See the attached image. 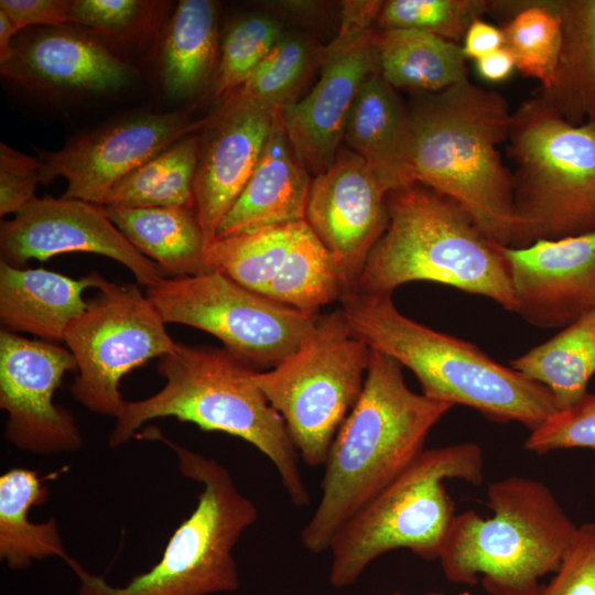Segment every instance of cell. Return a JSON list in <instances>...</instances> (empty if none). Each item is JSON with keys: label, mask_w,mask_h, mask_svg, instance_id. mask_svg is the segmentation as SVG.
<instances>
[{"label": "cell", "mask_w": 595, "mask_h": 595, "mask_svg": "<svg viewBox=\"0 0 595 595\" xmlns=\"http://www.w3.org/2000/svg\"><path fill=\"white\" fill-rule=\"evenodd\" d=\"M562 41L553 79L537 95L572 125L595 123V0H555Z\"/></svg>", "instance_id": "obj_24"}, {"label": "cell", "mask_w": 595, "mask_h": 595, "mask_svg": "<svg viewBox=\"0 0 595 595\" xmlns=\"http://www.w3.org/2000/svg\"><path fill=\"white\" fill-rule=\"evenodd\" d=\"M147 295L166 323L202 329L253 370H269L295 353L318 313L275 302L218 270L163 278Z\"/></svg>", "instance_id": "obj_11"}, {"label": "cell", "mask_w": 595, "mask_h": 595, "mask_svg": "<svg viewBox=\"0 0 595 595\" xmlns=\"http://www.w3.org/2000/svg\"><path fill=\"white\" fill-rule=\"evenodd\" d=\"M0 249L1 260L14 267L30 259L89 252L122 263L147 289L165 278L112 223L104 206L63 196L36 197L12 219L2 220Z\"/></svg>", "instance_id": "obj_16"}, {"label": "cell", "mask_w": 595, "mask_h": 595, "mask_svg": "<svg viewBox=\"0 0 595 595\" xmlns=\"http://www.w3.org/2000/svg\"><path fill=\"white\" fill-rule=\"evenodd\" d=\"M516 247L595 230V123L572 125L538 96L511 113Z\"/></svg>", "instance_id": "obj_9"}, {"label": "cell", "mask_w": 595, "mask_h": 595, "mask_svg": "<svg viewBox=\"0 0 595 595\" xmlns=\"http://www.w3.org/2000/svg\"><path fill=\"white\" fill-rule=\"evenodd\" d=\"M47 488L36 472L13 467L0 476V558L12 570L58 556L69 560L57 521L33 522L29 512L46 501Z\"/></svg>", "instance_id": "obj_28"}, {"label": "cell", "mask_w": 595, "mask_h": 595, "mask_svg": "<svg viewBox=\"0 0 595 595\" xmlns=\"http://www.w3.org/2000/svg\"><path fill=\"white\" fill-rule=\"evenodd\" d=\"M489 12L483 0H390L378 14L380 29H411L461 44L469 25Z\"/></svg>", "instance_id": "obj_37"}, {"label": "cell", "mask_w": 595, "mask_h": 595, "mask_svg": "<svg viewBox=\"0 0 595 595\" xmlns=\"http://www.w3.org/2000/svg\"><path fill=\"white\" fill-rule=\"evenodd\" d=\"M371 349L353 334L340 309L320 314L299 349L253 379L283 419L302 459L324 465L333 441L357 402Z\"/></svg>", "instance_id": "obj_10"}, {"label": "cell", "mask_w": 595, "mask_h": 595, "mask_svg": "<svg viewBox=\"0 0 595 595\" xmlns=\"http://www.w3.org/2000/svg\"><path fill=\"white\" fill-rule=\"evenodd\" d=\"M156 369L164 387L145 399L125 402L109 435L111 447L129 442L145 422L173 416L253 445L275 467L292 504L310 505L300 455L283 419L256 383L257 370L225 348L183 344L160 357Z\"/></svg>", "instance_id": "obj_3"}, {"label": "cell", "mask_w": 595, "mask_h": 595, "mask_svg": "<svg viewBox=\"0 0 595 595\" xmlns=\"http://www.w3.org/2000/svg\"><path fill=\"white\" fill-rule=\"evenodd\" d=\"M77 370L73 354L54 343L0 331V407L8 413L6 440L34 454L78 451L74 415L53 396L64 375Z\"/></svg>", "instance_id": "obj_14"}, {"label": "cell", "mask_w": 595, "mask_h": 595, "mask_svg": "<svg viewBox=\"0 0 595 595\" xmlns=\"http://www.w3.org/2000/svg\"><path fill=\"white\" fill-rule=\"evenodd\" d=\"M156 0H73L71 24L105 44L138 43L154 35L170 8Z\"/></svg>", "instance_id": "obj_35"}, {"label": "cell", "mask_w": 595, "mask_h": 595, "mask_svg": "<svg viewBox=\"0 0 595 595\" xmlns=\"http://www.w3.org/2000/svg\"><path fill=\"white\" fill-rule=\"evenodd\" d=\"M309 43L284 34L236 91L270 109H284L295 102L311 66Z\"/></svg>", "instance_id": "obj_36"}, {"label": "cell", "mask_w": 595, "mask_h": 595, "mask_svg": "<svg viewBox=\"0 0 595 595\" xmlns=\"http://www.w3.org/2000/svg\"><path fill=\"white\" fill-rule=\"evenodd\" d=\"M339 301L353 334L410 369L424 396L473 408L497 422H518L530 431L558 411L547 387L468 342L404 316L391 294L349 290Z\"/></svg>", "instance_id": "obj_4"}, {"label": "cell", "mask_w": 595, "mask_h": 595, "mask_svg": "<svg viewBox=\"0 0 595 595\" xmlns=\"http://www.w3.org/2000/svg\"><path fill=\"white\" fill-rule=\"evenodd\" d=\"M108 216L130 242L155 262L165 278L209 271L207 244L194 208H108Z\"/></svg>", "instance_id": "obj_26"}, {"label": "cell", "mask_w": 595, "mask_h": 595, "mask_svg": "<svg viewBox=\"0 0 595 595\" xmlns=\"http://www.w3.org/2000/svg\"><path fill=\"white\" fill-rule=\"evenodd\" d=\"M474 485L484 479V455L473 442L424 450L394 480L355 512L331 544L329 582L354 584L382 554L408 549L426 560L439 559L455 518L443 480Z\"/></svg>", "instance_id": "obj_8"}, {"label": "cell", "mask_w": 595, "mask_h": 595, "mask_svg": "<svg viewBox=\"0 0 595 595\" xmlns=\"http://www.w3.org/2000/svg\"><path fill=\"white\" fill-rule=\"evenodd\" d=\"M530 595H595V522L577 527L554 576Z\"/></svg>", "instance_id": "obj_39"}, {"label": "cell", "mask_w": 595, "mask_h": 595, "mask_svg": "<svg viewBox=\"0 0 595 595\" xmlns=\"http://www.w3.org/2000/svg\"><path fill=\"white\" fill-rule=\"evenodd\" d=\"M77 365L71 392L97 414L117 418L125 405L120 381L152 358L175 351L159 310L137 284L106 281L67 327L64 340Z\"/></svg>", "instance_id": "obj_12"}, {"label": "cell", "mask_w": 595, "mask_h": 595, "mask_svg": "<svg viewBox=\"0 0 595 595\" xmlns=\"http://www.w3.org/2000/svg\"><path fill=\"white\" fill-rule=\"evenodd\" d=\"M283 35L281 23L269 15L248 14L235 20L219 47L213 94L227 98L240 88Z\"/></svg>", "instance_id": "obj_34"}, {"label": "cell", "mask_w": 595, "mask_h": 595, "mask_svg": "<svg viewBox=\"0 0 595 595\" xmlns=\"http://www.w3.org/2000/svg\"><path fill=\"white\" fill-rule=\"evenodd\" d=\"M459 595H472V594L468 592H464V593H461Z\"/></svg>", "instance_id": "obj_46"}, {"label": "cell", "mask_w": 595, "mask_h": 595, "mask_svg": "<svg viewBox=\"0 0 595 595\" xmlns=\"http://www.w3.org/2000/svg\"><path fill=\"white\" fill-rule=\"evenodd\" d=\"M343 139L388 193L416 183L409 110L379 71L359 89Z\"/></svg>", "instance_id": "obj_22"}, {"label": "cell", "mask_w": 595, "mask_h": 595, "mask_svg": "<svg viewBox=\"0 0 595 595\" xmlns=\"http://www.w3.org/2000/svg\"><path fill=\"white\" fill-rule=\"evenodd\" d=\"M198 153L199 139L195 134L178 140L121 180L102 206L194 208Z\"/></svg>", "instance_id": "obj_30"}, {"label": "cell", "mask_w": 595, "mask_h": 595, "mask_svg": "<svg viewBox=\"0 0 595 595\" xmlns=\"http://www.w3.org/2000/svg\"><path fill=\"white\" fill-rule=\"evenodd\" d=\"M218 2L182 0L164 36L161 79L173 98H191L212 80L216 67Z\"/></svg>", "instance_id": "obj_27"}, {"label": "cell", "mask_w": 595, "mask_h": 595, "mask_svg": "<svg viewBox=\"0 0 595 595\" xmlns=\"http://www.w3.org/2000/svg\"><path fill=\"white\" fill-rule=\"evenodd\" d=\"M515 67L512 55L504 46L476 60L477 72L489 82L506 79Z\"/></svg>", "instance_id": "obj_43"}, {"label": "cell", "mask_w": 595, "mask_h": 595, "mask_svg": "<svg viewBox=\"0 0 595 595\" xmlns=\"http://www.w3.org/2000/svg\"><path fill=\"white\" fill-rule=\"evenodd\" d=\"M210 118L192 120L185 111H170L113 121L42 154V183L64 177L67 186L63 197L102 206L121 180L173 143L204 129Z\"/></svg>", "instance_id": "obj_15"}, {"label": "cell", "mask_w": 595, "mask_h": 595, "mask_svg": "<svg viewBox=\"0 0 595 595\" xmlns=\"http://www.w3.org/2000/svg\"><path fill=\"white\" fill-rule=\"evenodd\" d=\"M73 0H1L3 11L19 31L30 26L64 28L71 24Z\"/></svg>", "instance_id": "obj_41"}, {"label": "cell", "mask_w": 595, "mask_h": 595, "mask_svg": "<svg viewBox=\"0 0 595 595\" xmlns=\"http://www.w3.org/2000/svg\"><path fill=\"white\" fill-rule=\"evenodd\" d=\"M502 46V30L482 19L475 20L469 25L462 45L465 56L474 60H478Z\"/></svg>", "instance_id": "obj_42"}, {"label": "cell", "mask_w": 595, "mask_h": 595, "mask_svg": "<svg viewBox=\"0 0 595 595\" xmlns=\"http://www.w3.org/2000/svg\"><path fill=\"white\" fill-rule=\"evenodd\" d=\"M402 368L371 349L361 393L324 463L321 499L301 532L306 550H328L340 527L419 457L432 428L452 409L412 391Z\"/></svg>", "instance_id": "obj_1"}, {"label": "cell", "mask_w": 595, "mask_h": 595, "mask_svg": "<svg viewBox=\"0 0 595 595\" xmlns=\"http://www.w3.org/2000/svg\"><path fill=\"white\" fill-rule=\"evenodd\" d=\"M408 110L415 182L455 201L491 241L516 247L512 174L498 150L512 113L505 98L466 79L418 94Z\"/></svg>", "instance_id": "obj_2"}, {"label": "cell", "mask_w": 595, "mask_h": 595, "mask_svg": "<svg viewBox=\"0 0 595 595\" xmlns=\"http://www.w3.org/2000/svg\"><path fill=\"white\" fill-rule=\"evenodd\" d=\"M511 17L502 29L504 47L516 67L548 88L553 79L562 41L555 0L496 1Z\"/></svg>", "instance_id": "obj_33"}, {"label": "cell", "mask_w": 595, "mask_h": 595, "mask_svg": "<svg viewBox=\"0 0 595 595\" xmlns=\"http://www.w3.org/2000/svg\"><path fill=\"white\" fill-rule=\"evenodd\" d=\"M0 73L21 88L47 94L113 91L132 76L106 44L68 26L23 32Z\"/></svg>", "instance_id": "obj_20"}, {"label": "cell", "mask_w": 595, "mask_h": 595, "mask_svg": "<svg viewBox=\"0 0 595 595\" xmlns=\"http://www.w3.org/2000/svg\"><path fill=\"white\" fill-rule=\"evenodd\" d=\"M394 595H400V594H394ZM426 595H443V594L436 593V592H432V593H429V594H426Z\"/></svg>", "instance_id": "obj_45"}, {"label": "cell", "mask_w": 595, "mask_h": 595, "mask_svg": "<svg viewBox=\"0 0 595 595\" xmlns=\"http://www.w3.org/2000/svg\"><path fill=\"white\" fill-rule=\"evenodd\" d=\"M515 313L537 327H565L595 310V230L526 247L497 244Z\"/></svg>", "instance_id": "obj_18"}, {"label": "cell", "mask_w": 595, "mask_h": 595, "mask_svg": "<svg viewBox=\"0 0 595 595\" xmlns=\"http://www.w3.org/2000/svg\"><path fill=\"white\" fill-rule=\"evenodd\" d=\"M388 191L366 162L339 149L334 162L312 180L305 221L333 256L345 289L353 290L385 232Z\"/></svg>", "instance_id": "obj_17"}, {"label": "cell", "mask_w": 595, "mask_h": 595, "mask_svg": "<svg viewBox=\"0 0 595 595\" xmlns=\"http://www.w3.org/2000/svg\"><path fill=\"white\" fill-rule=\"evenodd\" d=\"M311 183L310 173L288 138L282 109H274L259 161L242 192L221 219L216 238L305 220Z\"/></svg>", "instance_id": "obj_21"}, {"label": "cell", "mask_w": 595, "mask_h": 595, "mask_svg": "<svg viewBox=\"0 0 595 595\" xmlns=\"http://www.w3.org/2000/svg\"><path fill=\"white\" fill-rule=\"evenodd\" d=\"M387 207V228L353 290L392 294L404 283L432 281L515 312L508 268L497 244L455 201L416 182L389 192Z\"/></svg>", "instance_id": "obj_5"}, {"label": "cell", "mask_w": 595, "mask_h": 595, "mask_svg": "<svg viewBox=\"0 0 595 595\" xmlns=\"http://www.w3.org/2000/svg\"><path fill=\"white\" fill-rule=\"evenodd\" d=\"M587 447L595 452V394L556 411L530 431L524 448L544 454L560 448Z\"/></svg>", "instance_id": "obj_38"}, {"label": "cell", "mask_w": 595, "mask_h": 595, "mask_svg": "<svg viewBox=\"0 0 595 595\" xmlns=\"http://www.w3.org/2000/svg\"><path fill=\"white\" fill-rule=\"evenodd\" d=\"M375 12L363 2L344 3L340 29L323 52L322 72L311 93L282 109L290 143L309 173L334 162L354 100L378 71Z\"/></svg>", "instance_id": "obj_13"}, {"label": "cell", "mask_w": 595, "mask_h": 595, "mask_svg": "<svg viewBox=\"0 0 595 595\" xmlns=\"http://www.w3.org/2000/svg\"><path fill=\"white\" fill-rule=\"evenodd\" d=\"M510 367L547 387L558 411L575 405L595 374V310L510 360Z\"/></svg>", "instance_id": "obj_29"}, {"label": "cell", "mask_w": 595, "mask_h": 595, "mask_svg": "<svg viewBox=\"0 0 595 595\" xmlns=\"http://www.w3.org/2000/svg\"><path fill=\"white\" fill-rule=\"evenodd\" d=\"M374 45L378 71L394 89L435 93L468 79L462 44L411 29H380Z\"/></svg>", "instance_id": "obj_25"}, {"label": "cell", "mask_w": 595, "mask_h": 595, "mask_svg": "<svg viewBox=\"0 0 595 595\" xmlns=\"http://www.w3.org/2000/svg\"><path fill=\"white\" fill-rule=\"evenodd\" d=\"M98 272L74 279L43 268L0 262V320L6 329L62 342L69 324L87 307L85 290L106 282Z\"/></svg>", "instance_id": "obj_23"}, {"label": "cell", "mask_w": 595, "mask_h": 595, "mask_svg": "<svg viewBox=\"0 0 595 595\" xmlns=\"http://www.w3.org/2000/svg\"><path fill=\"white\" fill-rule=\"evenodd\" d=\"M139 437L160 440L176 455L182 476L203 486L197 505L170 538L161 560L125 586L110 585L71 558L79 580L78 595H212L235 592L239 574L234 549L258 517L255 504L236 486L229 470L214 458L181 446L156 429Z\"/></svg>", "instance_id": "obj_7"}, {"label": "cell", "mask_w": 595, "mask_h": 595, "mask_svg": "<svg viewBox=\"0 0 595 595\" xmlns=\"http://www.w3.org/2000/svg\"><path fill=\"white\" fill-rule=\"evenodd\" d=\"M273 110L232 93L204 128L194 181V208L207 247L259 161Z\"/></svg>", "instance_id": "obj_19"}, {"label": "cell", "mask_w": 595, "mask_h": 595, "mask_svg": "<svg viewBox=\"0 0 595 595\" xmlns=\"http://www.w3.org/2000/svg\"><path fill=\"white\" fill-rule=\"evenodd\" d=\"M345 291L333 256L305 221L282 268L261 294L303 312L318 313Z\"/></svg>", "instance_id": "obj_31"}, {"label": "cell", "mask_w": 595, "mask_h": 595, "mask_svg": "<svg viewBox=\"0 0 595 595\" xmlns=\"http://www.w3.org/2000/svg\"><path fill=\"white\" fill-rule=\"evenodd\" d=\"M42 162L8 144H0V215H17L36 198L42 183Z\"/></svg>", "instance_id": "obj_40"}, {"label": "cell", "mask_w": 595, "mask_h": 595, "mask_svg": "<svg viewBox=\"0 0 595 595\" xmlns=\"http://www.w3.org/2000/svg\"><path fill=\"white\" fill-rule=\"evenodd\" d=\"M304 223L266 226L216 238L206 248V263L261 294L282 268Z\"/></svg>", "instance_id": "obj_32"}, {"label": "cell", "mask_w": 595, "mask_h": 595, "mask_svg": "<svg viewBox=\"0 0 595 595\" xmlns=\"http://www.w3.org/2000/svg\"><path fill=\"white\" fill-rule=\"evenodd\" d=\"M487 506L455 516L439 556L455 584L482 585L489 595H530L539 578L555 573L577 531L541 482L509 476L491 483Z\"/></svg>", "instance_id": "obj_6"}, {"label": "cell", "mask_w": 595, "mask_h": 595, "mask_svg": "<svg viewBox=\"0 0 595 595\" xmlns=\"http://www.w3.org/2000/svg\"><path fill=\"white\" fill-rule=\"evenodd\" d=\"M19 32L12 20L3 11H0V64L9 58L13 40Z\"/></svg>", "instance_id": "obj_44"}]
</instances>
